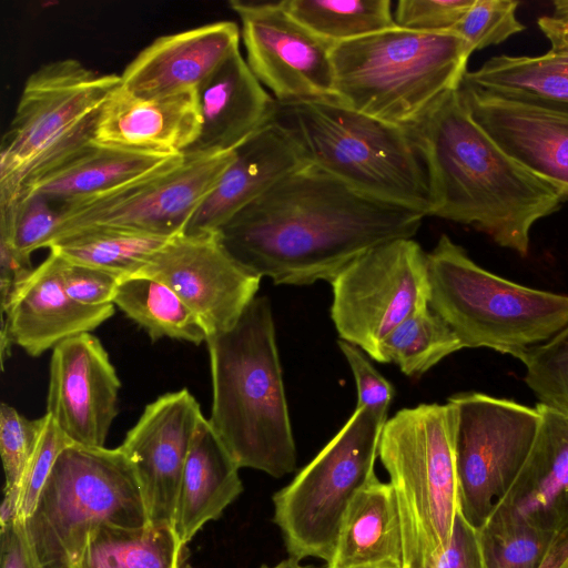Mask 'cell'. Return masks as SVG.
Segmentation results:
<instances>
[{
	"label": "cell",
	"instance_id": "obj_41",
	"mask_svg": "<svg viewBox=\"0 0 568 568\" xmlns=\"http://www.w3.org/2000/svg\"><path fill=\"white\" fill-rule=\"evenodd\" d=\"M338 347L344 354L353 373L356 389V407H365L384 419L395 390L393 385L372 365L371 361L359 347L348 342L338 341Z\"/></svg>",
	"mask_w": 568,
	"mask_h": 568
},
{
	"label": "cell",
	"instance_id": "obj_42",
	"mask_svg": "<svg viewBox=\"0 0 568 568\" xmlns=\"http://www.w3.org/2000/svg\"><path fill=\"white\" fill-rule=\"evenodd\" d=\"M60 273L68 295L87 306L113 304L115 291L122 280L111 272L72 263L63 257Z\"/></svg>",
	"mask_w": 568,
	"mask_h": 568
},
{
	"label": "cell",
	"instance_id": "obj_38",
	"mask_svg": "<svg viewBox=\"0 0 568 568\" xmlns=\"http://www.w3.org/2000/svg\"><path fill=\"white\" fill-rule=\"evenodd\" d=\"M45 416L39 442L21 479L16 526L22 525L31 516L57 458L73 444L52 418L48 414Z\"/></svg>",
	"mask_w": 568,
	"mask_h": 568
},
{
	"label": "cell",
	"instance_id": "obj_15",
	"mask_svg": "<svg viewBox=\"0 0 568 568\" xmlns=\"http://www.w3.org/2000/svg\"><path fill=\"white\" fill-rule=\"evenodd\" d=\"M133 276L171 287L199 317L207 337L236 324L262 280L229 253L219 232L172 237Z\"/></svg>",
	"mask_w": 568,
	"mask_h": 568
},
{
	"label": "cell",
	"instance_id": "obj_17",
	"mask_svg": "<svg viewBox=\"0 0 568 568\" xmlns=\"http://www.w3.org/2000/svg\"><path fill=\"white\" fill-rule=\"evenodd\" d=\"M121 382L98 337L82 333L52 349L47 413L75 445L104 447Z\"/></svg>",
	"mask_w": 568,
	"mask_h": 568
},
{
	"label": "cell",
	"instance_id": "obj_3",
	"mask_svg": "<svg viewBox=\"0 0 568 568\" xmlns=\"http://www.w3.org/2000/svg\"><path fill=\"white\" fill-rule=\"evenodd\" d=\"M212 379L209 423L240 468L275 478L293 473V437L272 307L256 296L230 329L206 339Z\"/></svg>",
	"mask_w": 568,
	"mask_h": 568
},
{
	"label": "cell",
	"instance_id": "obj_45",
	"mask_svg": "<svg viewBox=\"0 0 568 568\" xmlns=\"http://www.w3.org/2000/svg\"><path fill=\"white\" fill-rule=\"evenodd\" d=\"M1 568H30L22 540L14 525L1 530Z\"/></svg>",
	"mask_w": 568,
	"mask_h": 568
},
{
	"label": "cell",
	"instance_id": "obj_36",
	"mask_svg": "<svg viewBox=\"0 0 568 568\" xmlns=\"http://www.w3.org/2000/svg\"><path fill=\"white\" fill-rule=\"evenodd\" d=\"M518 4L515 0H474L452 31L464 39L470 54L499 44L525 29L516 16Z\"/></svg>",
	"mask_w": 568,
	"mask_h": 568
},
{
	"label": "cell",
	"instance_id": "obj_33",
	"mask_svg": "<svg viewBox=\"0 0 568 568\" xmlns=\"http://www.w3.org/2000/svg\"><path fill=\"white\" fill-rule=\"evenodd\" d=\"M462 348L449 325L427 306L387 335L381 356L382 363H393L406 376L417 377Z\"/></svg>",
	"mask_w": 568,
	"mask_h": 568
},
{
	"label": "cell",
	"instance_id": "obj_13",
	"mask_svg": "<svg viewBox=\"0 0 568 568\" xmlns=\"http://www.w3.org/2000/svg\"><path fill=\"white\" fill-rule=\"evenodd\" d=\"M447 400L457 409L460 514L478 528L525 463L541 416L537 407L478 392L458 393Z\"/></svg>",
	"mask_w": 568,
	"mask_h": 568
},
{
	"label": "cell",
	"instance_id": "obj_26",
	"mask_svg": "<svg viewBox=\"0 0 568 568\" xmlns=\"http://www.w3.org/2000/svg\"><path fill=\"white\" fill-rule=\"evenodd\" d=\"M404 536L395 490L374 476L353 498L325 568H403Z\"/></svg>",
	"mask_w": 568,
	"mask_h": 568
},
{
	"label": "cell",
	"instance_id": "obj_25",
	"mask_svg": "<svg viewBox=\"0 0 568 568\" xmlns=\"http://www.w3.org/2000/svg\"><path fill=\"white\" fill-rule=\"evenodd\" d=\"M239 470L203 417L191 443L176 499L173 528L182 544L187 545L205 524L219 519L242 494Z\"/></svg>",
	"mask_w": 568,
	"mask_h": 568
},
{
	"label": "cell",
	"instance_id": "obj_39",
	"mask_svg": "<svg viewBox=\"0 0 568 568\" xmlns=\"http://www.w3.org/2000/svg\"><path fill=\"white\" fill-rule=\"evenodd\" d=\"M58 207L42 195H23L12 217L13 241L17 250L30 258L32 252L49 248L58 230Z\"/></svg>",
	"mask_w": 568,
	"mask_h": 568
},
{
	"label": "cell",
	"instance_id": "obj_7",
	"mask_svg": "<svg viewBox=\"0 0 568 568\" xmlns=\"http://www.w3.org/2000/svg\"><path fill=\"white\" fill-rule=\"evenodd\" d=\"M120 84V74L98 73L73 58L27 78L1 139L0 209H14L31 182L93 144L101 110Z\"/></svg>",
	"mask_w": 568,
	"mask_h": 568
},
{
	"label": "cell",
	"instance_id": "obj_4",
	"mask_svg": "<svg viewBox=\"0 0 568 568\" xmlns=\"http://www.w3.org/2000/svg\"><path fill=\"white\" fill-rule=\"evenodd\" d=\"M470 53L454 31L420 32L394 26L333 45L341 104L407 128L448 91L460 87Z\"/></svg>",
	"mask_w": 568,
	"mask_h": 568
},
{
	"label": "cell",
	"instance_id": "obj_34",
	"mask_svg": "<svg viewBox=\"0 0 568 568\" xmlns=\"http://www.w3.org/2000/svg\"><path fill=\"white\" fill-rule=\"evenodd\" d=\"M513 356L524 364V381L538 404L568 417V324L546 342Z\"/></svg>",
	"mask_w": 568,
	"mask_h": 568
},
{
	"label": "cell",
	"instance_id": "obj_19",
	"mask_svg": "<svg viewBox=\"0 0 568 568\" xmlns=\"http://www.w3.org/2000/svg\"><path fill=\"white\" fill-rule=\"evenodd\" d=\"M471 119L514 160L568 197V112L459 87Z\"/></svg>",
	"mask_w": 568,
	"mask_h": 568
},
{
	"label": "cell",
	"instance_id": "obj_8",
	"mask_svg": "<svg viewBox=\"0 0 568 568\" xmlns=\"http://www.w3.org/2000/svg\"><path fill=\"white\" fill-rule=\"evenodd\" d=\"M428 306L463 347L515 355L568 324V296L527 287L477 265L443 234L427 253Z\"/></svg>",
	"mask_w": 568,
	"mask_h": 568
},
{
	"label": "cell",
	"instance_id": "obj_40",
	"mask_svg": "<svg viewBox=\"0 0 568 568\" xmlns=\"http://www.w3.org/2000/svg\"><path fill=\"white\" fill-rule=\"evenodd\" d=\"M474 0H400L393 12L397 27L420 32L452 31Z\"/></svg>",
	"mask_w": 568,
	"mask_h": 568
},
{
	"label": "cell",
	"instance_id": "obj_24",
	"mask_svg": "<svg viewBox=\"0 0 568 568\" xmlns=\"http://www.w3.org/2000/svg\"><path fill=\"white\" fill-rule=\"evenodd\" d=\"M196 95L201 131L185 153L234 151L273 122L278 108L240 49L201 84Z\"/></svg>",
	"mask_w": 568,
	"mask_h": 568
},
{
	"label": "cell",
	"instance_id": "obj_35",
	"mask_svg": "<svg viewBox=\"0 0 568 568\" xmlns=\"http://www.w3.org/2000/svg\"><path fill=\"white\" fill-rule=\"evenodd\" d=\"M477 531L484 568H538L556 536L494 520H486Z\"/></svg>",
	"mask_w": 568,
	"mask_h": 568
},
{
	"label": "cell",
	"instance_id": "obj_14",
	"mask_svg": "<svg viewBox=\"0 0 568 568\" xmlns=\"http://www.w3.org/2000/svg\"><path fill=\"white\" fill-rule=\"evenodd\" d=\"M229 7L240 18L251 71L278 104L339 103L333 43L292 18L281 1L230 0Z\"/></svg>",
	"mask_w": 568,
	"mask_h": 568
},
{
	"label": "cell",
	"instance_id": "obj_18",
	"mask_svg": "<svg viewBox=\"0 0 568 568\" xmlns=\"http://www.w3.org/2000/svg\"><path fill=\"white\" fill-rule=\"evenodd\" d=\"M61 257L47 258L1 304V357L11 345L38 357L72 336L90 333L114 314V304L87 306L67 293L60 273Z\"/></svg>",
	"mask_w": 568,
	"mask_h": 568
},
{
	"label": "cell",
	"instance_id": "obj_2",
	"mask_svg": "<svg viewBox=\"0 0 568 568\" xmlns=\"http://www.w3.org/2000/svg\"><path fill=\"white\" fill-rule=\"evenodd\" d=\"M424 164L428 215L471 225L521 256L530 230L565 200L510 158L470 116L459 88L405 128Z\"/></svg>",
	"mask_w": 568,
	"mask_h": 568
},
{
	"label": "cell",
	"instance_id": "obj_16",
	"mask_svg": "<svg viewBox=\"0 0 568 568\" xmlns=\"http://www.w3.org/2000/svg\"><path fill=\"white\" fill-rule=\"evenodd\" d=\"M203 417L187 388L165 393L144 407L120 445L134 467L150 525L173 527L183 468Z\"/></svg>",
	"mask_w": 568,
	"mask_h": 568
},
{
	"label": "cell",
	"instance_id": "obj_5",
	"mask_svg": "<svg viewBox=\"0 0 568 568\" xmlns=\"http://www.w3.org/2000/svg\"><path fill=\"white\" fill-rule=\"evenodd\" d=\"M148 524L134 467L120 446L71 444L57 458L31 516L14 528L30 568H73L99 526Z\"/></svg>",
	"mask_w": 568,
	"mask_h": 568
},
{
	"label": "cell",
	"instance_id": "obj_47",
	"mask_svg": "<svg viewBox=\"0 0 568 568\" xmlns=\"http://www.w3.org/2000/svg\"><path fill=\"white\" fill-rule=\"evenodd\" d=\"M260 568H315V567L303 565V564H301V561L288 557L287 559H284V560H282L275 565H272V566L264 564Z\"/></svg>",
	"mask_w": 568,
	"mask_h": 568
},
{
	"label": "cell",
	"instance_id": "obj_11",
	"mask_svg": "<svg viewBox=\"0 0 568 568\" xmlns=\"http://www.w3.org/2000/svg\"><path fill=\"white\" fill-rule=\"evenodd\" d=\"M234 154V151L185 153L116 189L59 205L60 220L51 244L65 233L92 226L169 237L183 234Z\"/></svg>",
	"mask_w": 568,
	"mask_h": 568
},
{
	"label": "cell",
	"instance_id": "obj_22",
	"mask_svg": "<svg viewBox=\"0 0 568 568\" xmlns=\"http://www.w3.org/2000/svg\"><path fill=\"white\" fill-rule=\"evenodd\" d=\"M234 152L233 161L193 215L185 234L217 232L282 179L311 163L292 130L276 120Z\"/></svg>",
	"mask_w": 568,
	"mask_h": 568
},
{
	"label": "cell",
	"instance_id": "obj_20",
	"mask_svg": "<svg viewBox=\"0 0 568 568\" xmlns=\"http://www.w3.org/2000/svg\"><path fill=\"white\" fill-rule=\"evenodd\" d=\"M536 407L541 418L531 449L486 520L555 536L568 529V417L541 404Z\"/></svg>",
	"mask_w": 568,
	"mask_h": 568
},
{
	"label": "cell",
	"instance_id": "obj_6",
	"mask_svg": "<svg viewBox=\"0 0 568 568\" xmlns=\"http://www.w3.org/2000/svg\"><path fill=\"white\" fill-rule=\"evenodd\" d=\"M456 428L448 400L403 408L383 427L378 457L400 513L403 568H434L450 542L460 513Z\"/></svg>",
	"mask_w": 568,
	"mask_h": 568
},
{
	"label": "cell",
	"instance_id": "obj_37",
	"mask_svg": "<svg viewBox=\"0 0 568 568\" xmlns=\"http://www.w3.org/2000/svg\"><path fill=\"white\" fill-rule=\"evenodd\" d=\"M45 414L29 419L14 407L2 403L0 406V453L4 470V489L20 493L23 473L39 442Z\"/></svg>",
	"mask_w": 568,
	"mask_h": 568
},
{
	"label": "cell",
	"instance_id": "obj_10",
	"mask_svg": "<svg viewBox=\"0 0 568 568\" xmlns=\"http://www.w3.org/2000/svg\"><path fill=\"white\" fill-rule=\"evenodd\" d=\"M386 422L368 408L356 407L318 454L273 495V521L290 558L329 560L351 501L376 476Z\"/></svg>",
	"mask_w": 568,
	"mask_h": 568
},
{
	"label": "cell",
	"instance_id": "obj_21",
	"mask_svg": "<svg viewBox=\"0 0 568 568\" xmlns=\"http://www.w3.org/2000/svg\"><path fill=\"white\" fill-rule=\"evenodd\" d=\"M240 39L241 29L231 20L158 37L124 68L121 87L140 98L197 91L240 49Z\"/></svg>",
	"mask_w": 568,
	"mask_h": 568
},
{
	"label": "cell",
	"instance_id": "obj_28",
	"mask_svg": "<svg viewBox=\"0 0 568 568\" xmlns=\"http://www.w3.org/2000/svg\"><path fill=\"white\" fill-rule=\"evenodd\" d=\"M462 83L504 99L568 112V52L493 57L467 71Z\"/></svg>",
	"mask_w": 568,
	"mask_h": 568
},
{
	"label": "cell",
	"instance_id": "obj_44",
	"mask_svg": "<svg viewBox=\"0 0 568 568\" xmlns=\"http://www.w3.org/2000/svg\"><path fill=\"white\" fill-rule=\"evenodd\" d=\"M538 27L554 52H568V0L554 1V12L538 19Z\"/></svg>",
	"mask_w": 568,
	"mask_h": 568
},
{
	"label": "cell",
	"instance_id": "obj_32",
	"mask_svg": "<svg viewBox=\"0 0 568 568\" xmlns=\"http://www.w3.org/2000/svg\"><path fill=\"white\" fill-rule=\"evenodd\" d=\"M281 3L297 22L333 44L396 26L389 0H284Z\"/></svg>",
	"mask_w": 568,
	"mask_h": 568
},
{
	"label": "cell",
	"instance_id": "obj_46",
	"mask_svg": "<svg viewBox=\"0 0 568 568\" xmlns=\"http://www.w3.org/2000/svg\"><path fill=\"white\" fill-rule=\"evenodd\" d=\"M538 568H568V529L555 536Z\"/></svg>",
	"mask_w": 568,
	"mask_h": 568
},
{
	"label": "cell",
	"instance_id": "obj_43",
	"mask_svg": "<svg viewBox=\"0 0 568 568\" xmlns=\"http://www.w3.org/2000/svg\"><path fill=\"white\" fill-rule=\"evenodd\" d=\"M434 568H484L477 528L459 513L450 542Z\"/></svg>",
	"mask_w": 568,
	"mask_h": 568
},
{
	"label": "cell",
	"instance_id": "obj_27",
	"mask_svg": "<svg viewBox=\"0 0 568 568\" xmlns=\"http://www.w3.org/2000/svg\"><path fill=\"white\" fill-rule=\"evenodd\" d=\"M180 155L146 154L93 143L31 182L22 197L36 193L59 206L116 189Z\"/></svg>",
	"mask_w": 568,
	"mask_h": 568
},
{
	"label": "cell",
	"instance_id": "obj_12",
	"mask_svg": "<svg viewBox=\"0 0 568 568\" xmlns=\"http://www.w3.org/2000/svg\"><path fill=\"white\" fill-rule=\"evenodd\" d=\"M331 285L339 339L382 363L387 335L428 306L427 253L413 239L394 240L355 258Z\"/></svg>",
	"mask_w": 568,
	"mask_h": 568
},
{
	"label": "cell",
	"instance_id": "obj_31",
	"mask_svg": "<svg viewBox=\"0 0 568 568\" xmlns=\"http://www.w3.org/2000/svg\"><path fill=\"white\" fill-rule=\"evenodd\" d=\"M155 342L170 337L200 345L207 334L194 312L164 283L146 276L120 281L113 302Z\"/></svg>",
	"mask_w": 568,
	"mask_h": 568
},
{
	"label": "cell",
	"instance_id": "obj_1",
	"mask_svg": "<svg viewBox=\"0 0 568 568\" xmlns=\"http://www.w3.org/2000/svg\"><path fill=\"white\" fill-rule=\"evenodd\" d=\"M426 215L369 196L310 163L217 232L244 267L274 284L332 283L365 252L413 239Z\"/></svg>",
	"mask_w": 568,
	"mask_h": 568
},
{
	"label": "cell",
	"instance_id": "obj_23",
	"mask_svg": "<svg viewBox=\"0 0 568 568\" xmlns=\"http://www.w3.org/2000/svg\"><path fill=\"white\" fill-rule=\"evenodd\" d=\"M200 131L196 91L140 98L120 84L101 110L93 143L139 153L175 155L184 154Z\"/></svg>",
	"mask_w": 568,
	"mask_h": 568
},
{
	"label": "cell",
	"instance_id": "obj_30",
	"mask_svg": "<svg viewBox=\"0 0 568 568\" xmlns=\"http://www.w3.org/2000/svg\"><path fill=\"white\" fill-rule=\"evenodd\" d=\"M172 237L109 226L75 230L58 237L49 250L64 260L133 276Z\"/></svg>",
	"mask_w": 568,
	"mask_h": 568
},
{
	"label": "cell",
	"instance_id": "obj_9",
	"mask_svg": "<svg viewBox=\"0 0 568 568\" xmlns=\"http://www.w3.org/2000/svg\"><path fill=\"white\" fill-rule=\"evenodd\" d=\"M275 120L292 130L312 164L369 196L428 216L426 171L405 128L336 102L278 104Z\"/></svg>",
	"mask_w": 568,
	"mask_h": 568
},
{
	"label": "cell",
	"instance_id": "obj_29",
	"mask_svg": "<svg viewBox=\"0 0 568 568\" xmlns=\"http://www.w3.org/2000/svg\"><path fill=\"white\" fill-rule=\"evenodd\" d=\"M185 548L172 526L101 525L73 568H190Z\"/></svg>",
	"mask_w": 568,
	"mask_h": 568
}]
</instances>
